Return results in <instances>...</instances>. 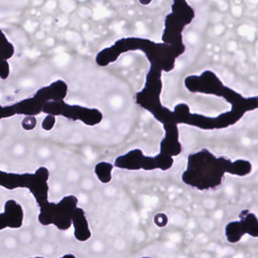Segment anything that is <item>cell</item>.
Returning a JSON list of instances; mask_svg holds the SVG:
<instances>
[{
	"label": "cell",
	"instance_id": "1",
	"mask_svg": "<svg viewBox=\"0 0 258 258\" xmlns=\"http://www.w3.org/2000/svg\"><path fill=\"white\" fill-rule=\"evenodd\" d=\"M49 177V171L44 167L39 168L35 174L17 175L1 171L0 185L9 190L18 188L28 189L41 207L48 202L47 181Z\"/></svg>",
	"mask_w": 258,
	"mask_h": 258
},
{
	"label": "cell",
	"instance_id": "2",
	"mask_svg": "<svg viewBox=\"0 0 258 258\" xmlns=\"http://www.w3.org/2000/svg\"><path fill=\"white\" fill-rule=\"evenodd\" d=\"M77 203V199L74 196L65 197L58 204L47 202L41 207L39 221L44 225L53 224L59 230H68L71 225Z\"/></svg>",
	"mask_w": 258,
	"mask_h": 258
},
{
	"label": "cell",
	"instance_id": "3",
	"mask_svg": "<svg viewBox=\"0 0 258 258\" xmlns=\"http://www.w3.org/2000/svg\"><path fill=\"white\" fill-rule=\"evenodd\" d=\"M5 211L0 214V229L9 227L12 228H20L22 225L23 211L21 206L13 200L6 202Z\"/></svg>",
	"mask_w": 258,
	"mask_h": 258
},
{
	"label": "cell",
	"instance_id": "4",
	"mask_svg": "<svg viewBox=\"0 0 258 258\" xmlns=\"http://www.w3.org/2000/svg\"><path fill=\"white\" fill-rule=\"evenodd\" d=\"M72 221L74 228V236L76 238L81 242L86 241L89 239L91 234L85 213L82 209L78 207L76 208Z\"/></svg>",
	"mask_w": 258,
	"mask_h": 258
},
{
	"label": "cell",
	"instance_id": "5",
	"mask_svg": "<svg viewBox=\"0 0 258 258\" xmlns=\"http://www.w3.org/2000/svg\"><path fill=\"white\" fill-rule=\"evenodd\" d=\"M45 103L37 96L24 100L14 106L17 114H24L26 116H35L43 111Z\"/></svg>",
	"mask_w": 258,
	"mask_h": 258
},
{
	"label": "cell",
	"instance_id": "6",
	"mask_svg": "<svg viewBox=\"0 0 258 258\" xmlns=\"http://www.w3.org/2000/svg\"><path fill=\"white\" fill-rule=\"evenodd\" d=\"M113 165L110 163L101 162L96 165L94 169L98 179L104 184L109 183L112 179V171Z\"/></svg>",
	"mask_w": 258,
	"mask_h": 258
},
{
	"label": "cell",
	"instance_id": "7",
	"mask_svg": "<svg viewBox=\"0 0 258 258\" xmlns=\"http://www.w3.org/2000/svg\"><path fill=\"white\" fill-rule=\"evenodd\" d=\"M52 100H63L67 93L68 87L65 82L62 80H58L49 86Z\"/></svg>",
	"mask_w": 258,
	"mask_h": 258
},
{
	"label": "cell",
	"instance_id": "8",
	"mask_svg": "<svg viewBox=\"0 0 258 258\" xmlns=\"http://www.w3.org/2000/svg\"><path fill=\"white\" fill-rule=\"evenodd\" d=\"M14 47L9 41L2 31L0 35V58L1 60L7 61L14 53Z\"/></svg>",
	"mask_w": 258,
	"mask_h": 258
},
{
	"label": "cell",
	"instance_id": "9",
	"mask_svg": "<svg viewBox=\"0 0 258 258\" xmlns=\"http://www.w3.org/2000/svg\"><path fill=\"white\" fill-rule=\"evenodd\" d=\"M37 124V119L34 116H27L23 120L21 125L25 130H31L35 127Z\"/></svg>",
	"mask_w": 258,
	"mask_h": 258
},
{
	"label": "cell",
	"instance_id": "10",
	"mask_svg": "<svg viewBox=\"0 0 258 258\" xmlns=\"http://www.w3.org/2000/svg\"><path fill=\"white\" fill-rule=\"evenodd\" d=\"M56 123V118L55 116L52 114H49L43 120L41 126L43 130L45 131H50L53 128Z\"/></svg>",
	"mask_w": 258,
	"mask_h": 258
},
{
	"label": "cell",
	"instance_id": "11",
	"mask_svg": "<svg viewBox=\"0 0 258 258\" xmlns=\"http://www.w3.org/2000/svg\"><path fill=\"white\" fill-rule=\"evenodd\" d=\"M10 74V67L6 60H1L0 63V76L2 79L5 80L8 77Z\"/></svg>",
	"mask_w": 258,
	"mask_h": 258
},
{
	"label": "cell",
	"instance_id": "12",
	"mask_svg": "<svg viewBox=\"0 0 258 258\" xmlns=\"http://www.w3.org/2000/svg\"><path fill=\"white\" fill-rule=\"evenodd\" d=\"M16 114L14 106L4 107L1 108V118H7Z\"/></svg>",
	"mask_w": 258,
	"mask_h": 258
},
{
	"label": "cell",
	"instance_id": "13",
	"mask_svg": "<svg viewBox=\"0 0 258 258\" xmlns=\"http://www.w3.org/2000/svg\"><path fill=\"white\" fill-rule=\"evenodd\" d=\"M234 249L230 247H226L222 250L219 249V254L220 256H228L234 253Z\"/></svg>",
	"mask_w": 258,
	"mask_h": 258
},
{
	"label": "cell",
	"instance_id": "14",
	"mask_svg": "<svg viewBox=\"0 0 258 258\" xmlns=\"http://www.w3.org/2000/svg\"><path fill=\"white\" fill-rule=\"evenodd\" d=\"M216 202L212 199L207 200L205 202V205L208 208H213L216 206Z\"/></svg>",
	"mask_w": 258,
	"mask_h": 258
},
{
	"label": "cell",
	"instance_id": "15",
	"mask_svg": "<svg viewBox=\"0 0 258 258\" xmlns=\"http://www.w3.org/2000/svg\"><path fill=\"white\" fill-rule=\"evenodd\" d=\"M225 193H226V194L228 195H232L234 194V188L232 186H230V185H228L225 187Z\"/></svg>",
	"mask_w": 258,
	"mask_h": 258
},
{
	"label": "cell",
	"instance_id": "16",
	"mask_svg": "<svg viewBox=\"0 0 258 258\" xmlns=\"http://www.w3.org/2000/svg\"><path fill=\"white\" fill-rule=\"evenodd\" d=\"M238 70L241 74H246L248 72V68L244 65H240L238 66Z\"/></svg>",
	"mask_w": 258,
	"mask_h": 258
},
{
	"label": "cell",
	"instance_id": "17",
	"mask_svg": "<svg viewBox=\"0 0 258 258\" xmlns=\"http://www.w3.org/2000/svg\"><path fill=\"white\" fill-rule=\"evenodd\" d=\"M242 143L244 146H248L251 144V140L250 139L245 137L242 139Z\"/></svg>",
	"mask_w": 258,
	"mask_h": 258
},
{
	"label": "cell",
	"instance_id": "18",
	"mask_svg": "<svg viewBox=\"0 0 258 258\" xmlns=\"http://www.w3.org/2000/svg\"><path fill=\"white\" fill-rule=\"evenodd\" d=\"M222 216H223V212L221 210H218L215 213V217L217 219L221 218Z\"/></svg>",
	"mask_w": 258,
	"mask_h": 258
},
{
	"label": "cell",
	"instance_id": "19",
	"mask_svg": "<svg viewBox=\"0 0 258 258\" xmlns=\"http://www.w3.org/2000/svg\"><path fill=\"white\" fill-rule=\"evenodd\" d=\"M249 236L248 234H246L244 236H243V237L242 238V241L243 242H246L249 240Z\"/></svg>",
	"mask_w": 258,
	"mask_h": 258
},
{
	"label": "cell",
	"instance_id": "20",
	"mask_svg": "<svg viewBox=\"0 0 258 258\" xmlns=\"http://www.w3.org/2000/svg\"><path fill=\"white\" fill-rule=\"evenodd\" d=\"M244 255H243V254H238V255H236V256H234V258H244Z\"/></svg>",
	"mask_w": 258,
	"mask_h": 258
},
{
	"label": "cell",
	"instance_id": "21",
	"mask_svg": "<svg viewBox=\"0 0 258 258\" xmlns=\"http://www.w3.org/2000/svg\"><path fill=\"white\" fill-rule=\"evenodd\" d=\"M75 257V256H73V255H71V254H69V255H65V256H63V257Z\"/></svg>",
	"mask_w": 258,
	"mask_h": 258
},
{
	"label": "cell",
	"instance_id": "22",
	"mask_svg": "<svg viewBox=\"0 0 258 258\" xmlns=\"http://www.w3.org/2000/svg\"><path fill=\"white\" fill-rule=\"evenodd\" d=\"M257 68H258V64H257Z\"/></svg>",
	"mask_w": 258,
	"mask_h": 258
}]
</instances>
